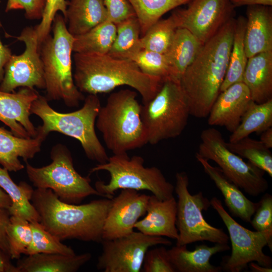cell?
<instances>
[{"instance_id": "6da1fadb", "label": "cell", "mask_w": 272, "mask_h": 272, "mask_svg": "<svg viewBox=\"0 0 272 272\" xmlns=\"http://www.w3.org/2000/svg\"><path fill=\"white\" fill-rule=\"evenodd\" d=\"M235 23L234 17L207 41L180 78L190 115L208 117L220 93L228 66Z\"/></svg>"}, {"instance_id": "7a4b0ae2", "label": "cell", "mask_w": 272, "mask_h": 272, "mask_svg": "<svg viewBox=\"0 0 272 272\" xmlns=\"http://www.w3.org/2000/svg\"><path fill=\"white\" fill-rule=\"evenodd\" d=\"M31 201L40 216V223L60 240L102 241L103 226L112 198L71 204L61 201L50 189L36 188Z\"/></svg>"}, {"instance_id": "3957f363", "label": "cell", "mask_w": 272, "mask_h": 272, "mask_svg": "<svg viewBox=\"0 0 272 272\" xmlns=\"http://www.w3.org/2000/svg\"><path fill=\"white\" fill-rule=\"evenodd\" d=\"M73 59L74 82L82 93L97 95L125 85L140 93L144 104L154 97L165 80L143 73L131 60L108 54L75 53Z\"/></svg>"}, {"instance_id": "277c9868", "label": "cell", "mask_w": 272, "mask_h": 272, "mask_svg": "<svg viewBox=\"0 0 272 272\" xmlns=\"http://www.w3.org/2000/svg\"><path fill=\"white\" fill-rule=\"evenodd\" d=\"M48 102L45 96L39 95L31 105V114L42 121V124L37 127V135L45 139L50 132L55 131L73 138L79 141L88 159L99 164L106 163L109 157L95 129L101 106L98 96L89 94L82 107L69 113L55 111Z\"/></svg>"}, {"instance_id": "5b68a950", "label": "cell", "mask_w": 272, "mask_h": 272, "mask_svg": "<svg viewBox=\"0 0 272 272\" xmlns=\"http://www.w3.org/2000/svg\"><path fill=\"white\" fill-rule=\"evenodd\" d=\"M50 34L39 45L48 101L61 100L68 107H77L85 97L76 87L72 71L74 36L69 32L65 19L56 14Z\"/></svg>"}, {"instance_id": "8992f818", "label": "cell", "mask_w": 272, "mask_h": 272, "mask_svg": "<svg viewBox=\"0 0 272 272\" xmlns=\"http://www.w3.org/2000/svg\"><path fill=\"white\" fill-rule=\"evenodd\" d=\"M137 93L122 89L111 93L101 106L96 120L97 129L113 154L126 153L148 144Z\"/></svg>"}, {"instance_id": "52a82bcc", "label": "cell", "mask_w": 272, "mask_h": 272, "mask_svg": "<svg viewBox=\"0 0 272 272\" xmlns=\"http://www.w3.org/2000/svg\"><path fill=\"white\" fill-rule=\"evenodd\" d=\"M144 162L140 156L130 158L127 153L113 154L106 163L91 169L90 174L104 170L110 176L108 183L96 182L95 188L101 196L108 198H112L116 191L123 189L148 190L161 200L173 197L174 185L167 180L158 168L146 167Z\"/></svg>"}, {"instance_id": "ba28073f", "label": "cell", "mask_w": 272, "mask_h": 272, "mask_svg": "<svg viewBox=\"0 0 272 272\" xmlns=\"http://www.w3.org/2000/svg\"><path fill=\"white\" fill-rule=\"evenodd\" d=\"M190 115L180 80L166 79L154 97L142 105L141 118L148 143L154 145L180 135Z\"/></svg>"}, {"instance_id": "9c48e42d", "label": "cell", "mask_w": 272, "mask_h": 272, "mask_svg": "<svg viewBox=\"0 0 272 272\" xmlns=\"http://www.w3.org/2000/svg\"><path fill=\"white\" fill-rule=\"evenodd\" d=\"M50 158L51 163L41 167L26 162L28 178L34 187L50 189L61 201L71 204H79L90 195L101 196L91 185L89 177H83L76 170L72 154L65 145L54 146Z\"/></svg>"}, {"instance_id": "30bf717a", "label": "cell", "mask_w": 272, "mask_h": 272, "mask_svg": "<svg viewBox=\"0 0 272 272\" xmlns=\"http://www.w3.org/2000/svg\"><path fill=\"white\" fill-rule=\"evenodd\" d=\"M175 178L174 191L178 197L176 226L178 232L176 245L203 241L228 243L229 238L223 230L212 226L204 219L202 211L211 207L210 200L201 191L194 194L189 192L186 172H177Z\"/></svg>"}, {"instance_id": "8fae6325", "label": "cell", "mask_w": 272, "mask_h": 272, "mask_svg": "<svg viewBox=\"0 0 272 272\" xmlns=\"http://www.w3.org/2000/svg\"><path fill=\"white\" fill-rule=\"evenodd\" d=\"M200 139L196 154L217 163L230 181L252 196H257L266 191L268 184L264 177L265 172L230 151L219 130L205 129Z\"/></svg>"}, {"instance_id": "7c38bea8", "label": "cell", "mask_w": 272, "mask_h": 272, "mask_svg": "<svg viewBox=\"0 0 272 272\" xmlns=\"http://www.w3.org/2000/svg\"><path fill=\"white\" fill-rule=\"evenodd\" d=\"M210 203L227 227L231 243V254L225 258L223 268L227 271L240 272L246 268L251 262L271 267V257L263 252V248L268 244L266 236L239 224L227 213L217 197H212Z\"/></svg>"}, {"instance_id": "4fadbf2b", "label": "cell", "mask_w": 272, "mask_h": 272, "mask_svg": "<svg viewBox=\"0 0 272 272\" xmlns=\"http://www.w3.org/2000/svg\"><path fill=\"white\" fill-rule=\"evenodd\" d=\"M102 251L96 267L104 272H140L145 254L151 247L170 246V240L162 236H153L133 231L119 238L102 240Z\"/></svg>"}, {"instance_id": "5bb4252c", "label": "cell", "mask_w": 272, "mask_h": 272, "mask_svg": "<svg viewBox=\"0 0 272 272\" xmlns=\"http://www.w3.org/2000/svg\"><path fill=\"white\" fill-rule=\"evenodd\" d=\"M16 38L24 43L25 48L20 55L12 54L6 63L0 91L13 92L18 87L45 89L43 66L35 26L26 27Z\"/></svg>"}, {"instance_id": "9a60e30c", "label": "cell", "mask_w": 272, "mask_h": 272, "mask_svg": "<svg viewBox=\"0 0 272 272\" xmlns=\"http://www.w3.org/2000/svg\"><path fill=\"white\" fill-rule=\"evenodd\" d=\"M186 8L173 12L178 28H185L202 44L214 36L235 15L231 0H192Z\"/></svg>"}, {"instance_id": "2e32d148", "label": "cell", "mask_w": 272, "mask_h": 272, "mask_svg": "<svg viewBox=\"0 0 272 272\" xmlns=\"http://www.w3.org/2000/svg\"><path fill=\"white\" fill-rule=\"evenodd\" d=\"M149 196L134 189H121L116 197L112 198L103 226L102 240L115 239L132 233L138 220L146 214Z\"/></svg>"}, {"instance_id": "e0dca14e", "label": "cell", "mask_w": 272, "mask_h": 272, "mask_svg": "<svg viewBox=\"0 0 272 272\" xmlns=\"http://www.w3.org/2000/svg\"><path fill=\"white\" fill-rule=\"evenodd\" d=\"M39 95L35 89L27 87H22L17 92L0 91V121L14 135L23 138L37 137V127L30 115L32 104Z\"/></svg>"}, {"instance_id": "ac0fdd59", "label": "cell", "mask_w": 272, "mask_h": 272, "mask_svg": "<svg viewBox=\"0 0 272 272\" xmlns=\"http://www.w3.org/2000/svg\"><path fill=\"white\" fill-rule=\"evenodd\" d=\"M251 100L250 92L243 82L233 84L219 94L209 114L208 124L224 126L232 132Z\"/></svg>"}, {"instance_id": "d6986e66", "label": "cell", "mask_w": 272, "mask_h": 272, "mask_svg": "<svg viewBox=\"0 0 272 272\" xmlns=\"http://www.w3.org/2000/svg\"><path fill=\"white\" fill-rule=\"evenodd\" d=\"M176 213L177 201L174 196L161 200L152 194L149 198L145 217L136 223L134 228L146 235L176 240Z\"/></svg>"}, {"instance_id": "ffe728a7", "label": "cell", "mask_w": 272, "mask_h": 272, "mask_svg": "<svg viewBox=\"0 0 272 272\" xmlns=\"http://www.w3.org/2000/svg\"><path fill=\"white\" fill-rule=\"evenodd\" d=\"M246 15L244 45L247 58L272 50L271 6H247Z\"/></svg>"}, {"instance_id": "44dd1931", "label": "cell", "mask_w": 272, "mask_h": 272, "mask_svg": "<svg viewBox=\"0 0 272 272\" xmlns=\"http://www.w3.org/2000/svg\"><path fill=\"white\" fill-rule=\"evenodd\" d=\"M197 161L205 172L215 183L224 196L226 206L231 214L246 223H250L258 206L247 198L240 188L230 181L219 167L211 165L208 160L196 153Z\"/></svg>"}, {"instance_id": "7402d4cb", "label": "cell", "mask_w": 272, "mask_h": 272, "mask_svg": "<svg viewBox=\"0 0 272 272\" xmlns=\"http://www.w3.org/2000/svg\"><path fill=\"white\" fill-rule=\"evenodd\" d=\"M229 249L228 243H215L213 246L201 244L193 251L188 250L187 245H175L168 250V253L176 272H220L222 266L212 264L210 258Z\"/></svg>"}, {"instance_id": "603a6c76", "label": "cell", "mask_w": 272, "mask_h": 272, "mask_svg": "<svg viewBox=\"0 0 272 272\" xmlns=\"http://www.w3.org/2000/svg\"><path fill=\"white\" fill-rule=\"evenodd\" d=\"M45 140L39 135L32 138H20L0 127V164L9 171L23 169L25 166L19 158L25 162L33 158L40 151Z\"/></svg>"}, {"instance_id": "cb8c5ba5", "label": "cell", "mask_w": 272, "mask_h": 272, "mask_svg": "<svg viewBox=\"0 0 272 272\" xmlns=\"http://www.w3.org/2000/svg\"><path fill=\"white\" fill-rule=\"evenodd\" d=\"M242 82L254 102L262 103L272 99V50L248 58Z\"/></svg>"}, {"instance_id": "d4e9b609", "label": "cell", "mask_w": 272, "mask_h": 272, "mask_svg": "<svg viewBox=\"0 0 272 272\" xmlns=\"http://www.w3.org/2000/svg\"><path fill=\"white\" fill-rule=\"evenodd\" d=\"M91 257L89 252L73 255L37 253L19 258L16 266L19 272H76Z\"/></svg>"}, {"instance_id": "484cf974", "label": "cell", "mask_w": 272, "mask_h": 272, "mask_svg": "<svg viewBox=\"0 0 272 272\" xmlns=\"http://www.w3.org/2000/svg\"><path fill=\"white\" fill-rule=\"evenodd\" d=\"M67 30L73 36L83 34L107 20L102 0H71L64 17Z\"/></svg>"}, {"instance_id": "4316f807", "label": "cell", "mask_w": 272, "mask_h": 272, "mask_svg": "<svg viewBox=\"0 0 272 272\" xmlns=\"http://www.w3.org/2000/svg\"><path fill=\"white\" fill-rule=\"evenodd\" d=\"M203 45L189 30L179 28L165 53L170 66L172 77L180 79L186 69L194 60Z\"/></svg>"}, {"instance_id": "83f0119b", "label": "cell", "mask_w": 272, "mask_h": 272, "mask_svg": "<svg viewBox=\"0 0 272 272\" xmlns=\"http://www.w3.org/2000/svg\"><path fill=\"white\" fill-rule=\"evenodd\" d=\"M0 187L11 200L12 205L8 209L10 216H19L30 222H40V216L31 203L34 189L31 185L25 181L17 184L9 171L0 167Z\"/></svg>"}, {"instance_id": "f1b7e54d", "label": "cell", "mask_w": 272, "mask_h": 272, "mask_svg": "<svg viewBox=\"0 0 272 272\" xmlns=\"http://www.w3.org/2000/svg\"><path fill=\"white\" fill-rule=\"evenodd\" d=\"M116 34V24L107 20L85 33L74 36L73 51L81 53L108 54Z\"/></svg>"}, {"instance_id": "f546056e", "label": "cell", "mask_w": 272, "mask_h": 272, "mask_svg": "<svg viewBox=\"0 0 272 272\" xmlns=\"http://www.w3.org/2000/svg\"><path fill=\"white\" fill-rule=\"evenodd\" d=\"M271 126L272 99L262 103L251 100L229 142H236L255 132H262Z\"/></svg>"}, {"instance_id": "4dcf8cb0", "label": "cell", "mask_w": 272, "mask_h": 272, "mask_svg": "<svg viewBox=\"0 0 272 272\" xmlns=\"http://www.w3.org/2000/svg\"><path fill=\"white\" fill-rule=\"evenodd\" d=\"M116 25V37L108 54L117 58L130 60L142 49L138 19L135 16H131Z\"/></svg>"}, {"instance_id": "1f68e13d", "label": "cell", "mask_w": 272, "mask_h": 272, "mask_svg": "<svg viewBox=\"0 0 272 272\" xmlns=\"http://www.w3.org/2000/svg\"><path fill=\"white\" fill-rule=\"evenodd\" d=\"M246 19L239 16L236 19L233 40L227 72L221 85L220 92L236 83L242 82L243 73L247 62L244 35Z\"/></svg>"}, {"instance_id": "d6a6232c", "label": "cell", "mask_w": 272, "mask_h": 272, "mask_svg": "<svg viewBox=\"0 0 272 272\" xmlns=\"http://www.w3.org/2000/svg\"><path fill=\"white\" fill-rule=\"evenodd\" d=\"M139 22L141 34L147 30L166 13L192 0H127Z\"/></svg>"}, {"instance_id": "836d02e7", "label": "cell", "mask_w": 272, "mask_h": 272, "mask_svg": "<svg viewBox=\"0 0 272 272\" xmlns=\"http://www.w3.org/2000/svg\"><path fill=\"white\" fill-rule=\"evenodd\" d=\"M178 28V22L172 12L168 18L160 19L156 22L141 37L142 49L165 54Z\"/></svg>"}, {"instance_id": "e575fe53", "label": "cell", "mask_w": 272, "mask_h": 272, "mask_svg": "<svg viewBox=\"0 0 272 272\" xmlns=\"http://www.w3.org/2000/svg\"><path fill=\"white\" fill-rule=\"evenodd\" d=\"M228 149L272 177V154L260 140L248 137L236 142H226Z\"/></svg>"}, {"instance_id": "d590c367", "label": "cell", "mask_w": 272, "mask_h": 272, "mask_svg": "<svg viewBox=\"0 0 272 272\" xmlns=\"http://www.w3.org/2000/svg\"><path fill=\"white\" fill-rule=\"evenodd\" d=\"M6 234L12 259L25 254L32 240L30 222L17 216L11 215L6 226Z\"/></svg>"}, {"instance_id": "8d00e7d4", "label": "cell", "mask_w": 272, "mask_h": 272, "mask_svg": "<svg viewBox=\"0 0 272 272\" xmlns=\"http://www.w3.org/2000/svg\"><path fill=\"white\" fill-rule=\"evenodd\" d=\"M32 240L25 255L37 253H59L65 255L75 254L70 246L47 231L39 222H30Z\"/></svg>"}, {"instance_id": "74e56055", "label": "cell", "mask_w": 272, "mask_h": 272, "mask_svg": "<svg viewBox=\"0 0 272 272\" xmlns=\"http://www.w3.org/2000/svg\"><path fill=\"white\" fill-rule=\"evenodd\" d=\"M130 60L146 75L163 80L172 77L170 66L165 54L141 49Z\"/></svg>"}, {"instance_id": "f35d334b", "label": "cell", "mask_w": 272, "mask_h": 272, "mask_svg": "<svg viewBox=\"0 0 272 272\" xmlns=\"http://www.w3.org/2000/svg\"><path fill=\"white\" fill-rule=\"evenodd\" d=\"M250 224L255 231L263 233L268 240V247L272 251V196L265 193L258 201V206Z\"/></svg>"}, {"instance_id": "ab89813d", "label": "cell", "mask_w": 272, "mask_h": 272, "mask_svg": "<svg viewBox=\"0 0 272 272\" xmlns=\"http://www.w3.org/2000/svg\"><path fill=\"white\" fill-rule=\"evenodd\" d=\"M67 2L66 0H46L41 22L35 26L39 45L50 34L53 19L60 11L64 18Z\"/></svg>"}, {"instance_id": "60d3db41", "label": "cell", "mask_w": 272, "mask_h": 272, "mask_svg": "<svg viewBox=\"0 0 272 272\" xmlns=\"http://www.w3.org/2000/svg\"><path fill=\"white\" fill-rule=\"evenodd\" d=\"M142 269L144 272H176L170 260L168 250L163 245L147 250Z\"/></svg>"}, {"instance_id": "b9f144b4", "label": "cell", "mask_w": 272, "mask_h": 272, "mask_svg": "<svg viewBox=\"0 0 272 272\" xmlns=\"http://www.w3.org/2000/svg\"><path fill=\"white\" fill-rule=\"evenodd\" d=\"M46 0H8L5 11L23 10L25 16L29 20L42 18Z\"/></svg>"}, {"instance_id": "7bdbcfd3", "label": "cell", "mask_w": 272, "mask_h": 272, "mask_svg": "<svg viewBox=\"0 0 272 272\" xmlns=\"http://www.w3.org/2000/svg\"><path fill=\"white\" fill-rule=\"evenodd\" d=\"M107 13V20L116 24L123 20L135 16L127 0H102Z\"/></svg>"}, {"instance_id": "ee69618b", "label": "cell", "mask_w": 272, "mask_h": 272, "mask_svg": "<svg viewBox=\"0 0 272 272\" xmlns=\"http://www.w3.org/2000/svg\"><path fill=\"white\" fill-rule=\"evenodd\" d=\"M10 217V215L8 209H0V248L9 255V246L6 229Z\"/></svg>"}, {"instance_id": "f6af8a7d", "label": "cell", "mask_w": 272, "mask_h": 272, "mask_svg": "<svg viewBox=\"0 0 272 272\" xmlns=\"http://www.w3.org/2000/svg\"><path fill=\"white\" fill-rule=\"evenodd\" d=\"M2 24L0 20V29ZM12 55L11 49L4 45L0 39V84L1 83L5 73V66Z\"/></svg>"}, {"instance_id": "bcb514c9", "label": "cell", "mask_w": 272, "mask_h": 272, "mask_svg": "<svg viewBox=\"0 0 272 272\" xmlns=\"http://www.w3.org/2000/svg\"><path fill=\"white\" fill-rule=\"evenodd\" d=\"M11 259L10 255L0 248V272H19Z\"/></svg>"}, {"instance_id": "7dc6e473", "label": "cell", "mask_w": 272, "mask_h": 272, "mask_svg": "<svg viewBox=\"0 0 272 272\" xmlns=\"http://www.w3.org/2000/svg\"><path fill=\"white\" fill-rule=\"evenodd\" d=\"M231 2L235 8L244 6H272V0H231Z\"/></svg>"}, {"instance_id": "c3c4849f", "label": "cell", "mask_w": 272, "mask_h": 272, "mask_svg": "<svg viewBox=\"0 0 272 272\" xmlns=\"http://www.w3.org/2000/svg\"><path fill=\"white\" fill-rule=\"evenodd\" d=\"M260 141L268 149L272 148V127L262 132Z\"/></svg>"}, {"instance_id": "681fc988", "label": "cell", "mask_w": 272, "mask_h": 272, "mask_svg": "<svg viewBox=\"0 0 272 272\" xmlns=\"http://www.w3.org/2000/svg\"><path fill=\"white\" fill-rule=\"evenodd\" d=\"M12 201L8 194L0 187V209H9Z\"/></svg>"}, {"instance_id": "f907efd6", "label": "cell", "mask_w": 272, "mask_h": 272, "mask_svg": "<svg viewBox=\"0 0 272 272\" xmlns=\"http://www.w3.org/2000/svg\"><path fill=\"white\" fill-rule=\"evenodd\" d=\"M249 267L251 271L252 272H271V267H266L259 265L254 262L248 263Z\"/></svg>"}]
</instances>
